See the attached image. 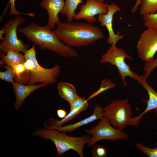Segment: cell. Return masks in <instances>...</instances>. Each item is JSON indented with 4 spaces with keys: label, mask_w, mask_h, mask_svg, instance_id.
I'll return each instance as SVG.
<instances>
[{
    "label": "cell",
    "mask_w": 157,
    "mask_h": 157,
    "mask_svg": "<svg viewBox=\"0 0 157 157\" xmlns=\"http://www.w3.org/2000/svg\"><path fill=\"white\" fill-rule=\"evenodd\" d=\"M88 134L92 135L87 143L88 147L92 146L97 142L103 140L116 141L117 140H127L128 135L123 131L113 127L108 120L103 117L97 125L90 129L86 130Z\"/></svg>",
    "instance_id": "obj_8"
},
{
    "label": "cell",
    "mask_w": 157,
    "mask_h": 157,
    "mask_svg": "<svg viewBox=\"0 0 157 157\" xmlns=\"http://www.w3.org/2000/svg\"><path fill=\"white\" fill-rule=\"evenodd\" d=\"M57 114L58 116L61 119L64 118L67 115L66 110L62 108L58 109L57 110Z\"/></svg>",
    "instance_id": "obj_27"
},
{
    "label": "cell",
    "mask_w": 157,
    "mask_h": 157,
    "mask_svg": "<svg viewBox=\"0 0 157 157\" xmlns=\"http://www.w3.org/2000/svg\"><path fill=\"white\" fill-rule=\"evenodd\" d=\"M108 5L97 0H86L85 3L81 6L79 11L76 13L74 19H83L90 24L95 22L97 21L96 15L108 12Z\"/></svg>",
    "instance_id": "obj_10"
},
{
    "label": "cell",
    "mask_w": 157,
    "mask_h": 157,
    "mask_svg": "<svg viewBox=\"0 0 157 157\" xmlns=\"http://www.w3.org/2000/svg\"><path fill=\"white\" fill-rule=\"evenodd\" d=\"M157 67V58L152 60L145 62L144 69L145 72L144 77L147 78L151 74L153 70Z\"/></svg>",
    "instance_id": "obj_25"
},
{
    "label": "cell",
    "mask_w": 157,
    "mask_h": 157,
    "mask_svg": "<svg viewBox=\"0 0 157 157\" xmlns=\"http://www.w3.org/2000/svg\"><path fill=\"white\" fill-rule=\"evenodd\" d=\"M1 60L0 65H6L13 67L19 64H24L25 61L24 56L20 52L12 49L7 51L4 55L0 52Z\"/></svg>",
    "instance_id": "obj_16"
},
{
    "label": "cell",
    "mask_w": 157,
    "mask_h": 157,
    "mask_svg": "<svg viewBox=\"0 0 157 157\" xmlns=\"http://www.w3.org/2000/svg\"><path fill=\"white\" fill-rule=\"evenodd\" d=\"M56 25L57 28L53 32L64 44L69 47L87 46L105 37L100 28L90 23L60 22Z\"/></svg>",
    "instance_id": "obj_1"
},
{
    "label": "cell",
    "mask_w": 157,
    "mask_h": 157,
    "mask_svg": "<svg viewBox=\"0 0 157 157\" xmlns=\"http://www.w3.org/2000/svg\"><path fill=\"white\" fill-rule=\"evenodd\" d=\"M104 117L111 126L122 131L129 126L132 113L129 99L115 100L104 108Z\"/></svg>",
    "instance_id": "obj_5"
},
{
    "label": "cell",
    "mask_w": 157,
    "mask_h": 157,
    "mask_svg": "<svg viewBox=\"0 0 157 157\" xmlns=\"http://www.w3.org/2000/svg\"><path fill=\"white\" fill-rule=\"evenodd\" d=\"M147 78L144 76L139 75L137 80L138 82L147 91L149 98L147 101V105L145 110L139 115L131 118L129 125L134 126L138 127L142 116L150 110L157 109V92L147 83Z\"/></svg>",
    "instance_id": "obj_12"
},
{
    "label": "cell",
    "mask_w": 157,
    "mask_h": 157,
    "mask_svg": "<svg viewBox=\"0 0 157 157\" xmlns=\"http://www.w3.org/2000/svg\"><path fill=\"white\" fill-rule=\"evenodd\" d=\"M135 147L149 157H157V147L151 148L146 147L140 143L135 144Z\"/></svg>",
    "instance_id": "obj_24"
},
{
    "label": "cell",
    "mask_w": 157,
    "mask_h": 157,
    "mask_svg": "<svg viewBox=\"0 0 157 157\" xmlns=\"http://www.w3.org/2000/svg\"><path fill=\"white\" fill-rule=\"evenodd\" d=\"M140 6V14L142 16L157 11V0H141Z\"/></svg>",
    "instance_id": "obj_19"
},
{
    "label": "cell",
    "mask_w": 157,
    "mask_h": 157,
    "mask_svg": "<svg viewBox=\"0 0 157 157\" xmlns=\"http://www.w3.org/2000/svg\"><path fill=\"white\" fill-rule=\"evenodd\" d=\"M35 46L34 44L24 53V56L30 58L33 63V68L29 72L30 77L28 84H35L38 82L46 83L48 85L55 84L60 74V67L57 64L50 68L42 66L36 58Z\"/></svg>",
    "instance_id": "obj_6"
},
{
    "label": "cell",
    "mask_w": 157,
    "mask_h": 157,
    "mask_svg": "<svg viewBox=\"0 0 157 157\" xmlns=\"http://www.w3.org/2000/svg\"><path fill=\"white\" fill-rule=\"evenodd\" d=\"M144 25L147 28H157V12L142 16Z\"/></svg>",
    "instance_id": "obj_22"
},
{
    "label": "cell",
    "mask_w": 157,
    "mask_h": 157,
    "mask_svg": "<svg viewBox=\"0 0 157 157\" xmlns=\"http://www.w3.org/2000/svg\"><path fill=\"white\" fill-rule=\"evenodd\" d=\"M101 2L104 3V0H97Z\"/></svg>",
    "instance_id": "obj_30"
},
{
    "label": "cell",
    "mask_w": 157,
    "mask_h": 157,
    "mask_svg": "<svg viewBox=\"0 0 157 157\" xmlns=\"http://www.w3.org/2000/svg\"><path fill=\"white\" fill-rule=\"evenodd\" d=\"M83 0H65L64 8L60 13L65 15L68 22H72L76 14L75 11L80 4H83Z\"/></svg>",
    "instance_id": "obj_18"
},
{
    "label": "cell",
    "mask_w": 157,
    "mask_h": 157,
    "mask_svg": "<svg viewBox=\"0 0 157 157\" xmlns=\"http://www.w3.org/2000/svg\"><path fill=\"white\" fill-rule=\"evenodd\" d=\"M156 116H157V109L156 110Z\"/></svg>",
    "instance_id": "obj_31"
},
{
    "label": "cell",
    "mask_w": 157,
    "mask_h": 157,
    "mask_svg": "<svg viewBox=\"0 0 157 157\" xmlns=\"http://www.w3.org/2000/svg\"><path fill=\"white\" fill-rule=\"evenodd\" d=\"M65 3L64 0H42L40 5L46 10L48 14L47 25L51 29L55 24L60 22L58 15L63 10Z\"/></svg>",
    "instance_id": "obj_14"
},
{
    "label": "cell",
    "mask_w": 157,
    "mask_h": 157,
    "mask_svg": "<svg viewBox=\"0 0 157 157\" xmlns=\"http://www.w3.org/2000/svg\"><path fill=\"white\" fill-rule=\"evenodd\" d=\"M104 108L97 104L95 105L93 113L89 117L76 123L60 127L44 126V128L53 129L60 132L66 133L71 132L76 129L85 125L89 124L97 120L102 119L104 117Z\"/></svg>",
    "instance_id": "obj_15"
},
{
    "label": "cell",
    "mask_w": 157,
    "mask_h": 157,
    "mask_svg": "<svg viewBox=\"0 0 157 157\" xmlns=\"http://www.w3.org/2000/svg\"><path fill=\"white\" fill-rule=\"evenodd\" d=\"M136 48L140 58L145 62L152 60L157 51V28H147L143 31Z\"/></svg>",
    "instance_id": "obj_9"
},
{
    "label": "cell",
    "mask_w": 157,
    "mask_h": 157,
    "mask_svg": "<svg viewBox=\"0 0 157 157\" xmlns=\"http://www.w3.org/2000/svg\"><path fill=\"white\" fill-rule=\"evenodd\" d=\"M91 151L92 156L93 157H106L108 151L104 146L100 144L94 145Z\"/></svg>",
    "instance_id": "obj_23"
},
{
    "label": "cell",
    "mask_w": 157,
    "mask_h": 157,
    "mask_svg": "<svg viewBox=\"0 0 157 157\" xmlns=\"http://www.w3.org/2000/svg\"><path fill=\"white\" fill-rule=\"evenodd\" d=\"M108 12L105 14L99 15L97 20L101 26H105L108 32V36L107 39L108 44L116 45L117 43L123 38L124 34H116L113 28V21L114 14L120 10V7L115 3L108 4Z\"/></svg>",
    "instance_id": "obj_11"
},
{
    "label": "cell",
    "mask_w": 157,
    "mask_h": 157,
    "mask_svg": "<svg viewBox=\"0 0 157 157\" xmlns=\"http://www.w3.org/2000/svg\"><path fill=\"white\" fill-rule=\"evenodd\" d=\"M141 0H137L135 5L131 10L132 13H135L138 9V6L140 5Z\"/></svg>",
    "instance_id": "obj_28"
},
{
    "label": "cell",
    "mask_w": 157,
    "mask_h": 157,
    "mask_svg": "<svg viewBox=\"0 0 157 157\" xmlns=\"http://www.w3.org/2000/svg\"><path fill=\"white\" fill-rule=\"evenodd\" d=\"M51 30L47 25L31 22L27 26L18 27L17 31L41 50L47 49L64 57H76V51L64 44Z\"/></svg>",
    "instance_id": "obj_2"
},
{
    "label": "cell",
    "mask_w": 157,
    "mask_h": 157,
    "mask_svg": "<svg viewBox=\"0 0 157 157\" xmlns=\"http://www.w3.org/2000/svg\"><path fill=\"white\" fill-rule=\"evenodd\" d=\"M115 87V84L110 80L108 79H104L102 81L99 88L97 91L92 93L87 100L88 101L105 91L114 88Z\"/></svg>",
    "instance_id": "obj_21"
},
{
    "label": "cell",
    "mask_w": 157,
    "mask_h": 157,
    "mask_svg": "<svg viewBox=\"0 0 157 157\" xmlns=\"http://www.w3.org/2000/svg\"><path fill=\"white\" fill-rule=\"evenodd\" d=\"M16 100L14 104V108L18 111L21 108L25 99L32 93L40 88L47 87L48 84L41 83L37 84L25 85L15 82L13 84Z\"/></svg>",
    "instance_id": "obj_13"
},
{
    "label": "cell",
    "mask_w": 157,
    "mask_h": 157,
    "mask_svg": "<svg viewBox=\"0 0 157 157\" xmlns=\"http://www.w3.org/2000/svg\"><path fill=\"white\" fill-rule=\"evenodd\" d=\"M57 87L59 95L69 104L79 96L76 88L72 84L61 82L58 83Z\"/></svg>",
    "instance_id": "obj_17"
},
{
    "label": "cell",
    "mask_w": 157,
    "mask_h": 157,
    "mask_svg": "<svg viewBox=\"0 0 157 157\" xmlns=\"http://www.w3.org/2000/svg\"><path fill=\"white\" fill-rule=\"evenodd\" d=\"M16 0H9L8 5L7 6L8 7L9 4L10 5V8L9 15H24L29 16L32 17H34L35 15L33 13H23L18 11L16 9L15 5V1Z\"/></svg>",
    "instance_id": "obj_26"
},
{
    "label": "cell",
    "mask_w": 157,
    "mask_h": 157,
    "mask_svg": "<svg viewBox=\"0 0 157 157\" xmlns=\"http://www.w3.org/2000/svg\"><path fill=\"white\" fill-rule=\"evenodd\" d=\"M6 33V29L3 26L2 27L0 31V39L1 40H2L4 38V37L3 36V34H5Z\"/></svg>",
    "instance_id": "obj_29"
},
{
    "label": "cell",
    "mask_w": 157,
    "mask_h": 157,
    "mask_svg": "<svg viewBox=\"0 0 157 157\" xmlns=\"http://www.w3.org/2000/svg\"><path fill=\"white\" fill-rule=\"evenodd\" d=\"M5 68L6 70L4 72H0V78L6 82L10 83L12 84L15 83V75L13 67L7 65L0 66Z\"/></svg>",
    "instance_id": "obj_20"
},
{
    "label": "cell",
    "mask_w": 157,
    "mask_h": 157,
    "mask_svg": "<svg viewBox=\"0 0 157 157\" xmlns=\"http://www.w3.org/2000/svg\"><path fill=\"white\" fill-rule=\"evenodd\" d=\"M66 133L53 129L44 128L37 129L32 135L45 140H51L56 149V156H63L65 152L72 150L76 152L80 157H83L84 147L88 141L90 136L72 137L67 135Z\"/></svg>",
    "instance_id": "obj_3"
},
{
    "label": "cell",
    "mask_w": 157,
    "mask_h": 157,
    "mask_svg": "<svg viewBox=\"0 0 157 157\" xmlns=\"http://www.w3.org/2000/svg\"><path fill=\"white\" fill-rule=\"evenodd\" d=\"M25 22L23 17L18 15L4 24L3 26L6 28V33L0 42L1 51L6 53L7 51L12 49L24 53L28 49L29 45L24 43L21 39H18L17 34L19 26Z\"/></svg>",
    "instance_id": "obj_7"
},
{
    "label": "cell",
    "mask_w": 157,
    "mask_h": 157,
    "mask_svg": "<svg viewBox=\"0 0 157 157\" xmlns=\"http://www.w3.org/2000/svg\"><path fill=\"white\" fill-rule=\"evenodd\" d=\"M126 58L132 60L133 58L128 54L124 49L111 45L107 51L101 56L100 63H109L115 66L117 68L119 75L125 86L127 85L125 78L128 76L136 80L139 75L131 70L130 65L125 61Z\"/></svg>",
    "instance_id": "obj_4"
}]
</instances>
